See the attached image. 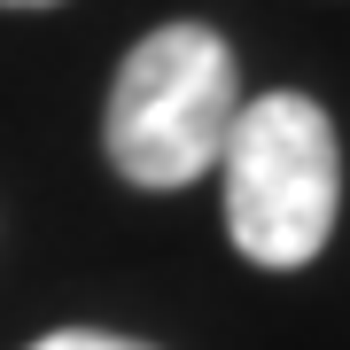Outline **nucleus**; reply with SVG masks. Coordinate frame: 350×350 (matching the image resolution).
<instances>
[{
    "label": "nucleus",
    "mask_w": 350,
    "mask_h": 350,
    "mask_svg": "<svg viewBox=\"0 0 350 350\" xmlns=\"http://www.w3.org/2000/svg\"><path fill=\"white\" fill-rule=\"evenodd\" d=\"M218 179H226V234L250 265L296 273L327 250L335 202H342V148L319 101H304V94L241 101Z\"/></svg>",
    "instance_id": "1"
},
{
    "label": "nucleus",
    "mask_w": 350,
    "mask_h": 350,
    "mask_svg": "<svg viewBox=\"0 0 350 350\" xmlns=\"http://www.w3.org/2000/svg\"><path fill=\"white\" fill-rule=\"evenodd\" d=\"M241 117V78L218 31L163 24L125 55L109 86V163L133 187H187L218 172Z\"/></svg>",
    "instance_id": "2"
},
{
    "label": "nucleus",
    "mask_w": 350,
    "mask_h": 350,
    "mask_svg": "<svg viewBox=\"0 0 350 350\" xmlns=\"http://www.w3.org/2000/svg\"><path fill=\"white\" fill-rule=\"evenodd\" d=\"M31 350H148V342H125V335H94V327H63V335H39Z\"/></svg>",
    "instance_id": "3"
},
{
    "label": "nucleus",
    "mask_w": 350,
    "mask_h": 350,
    "mask_svg": "<svg viewBox=\"0 0 350 350\" xmlns=\"http://www.w3.org/2000/svg\"><path fill=\"white\" fill-rule=\"evenodd\" d=\"M8 8H55V0H8Z\"/></svg>",
    "instance_id": "4"
}]
</instances>
